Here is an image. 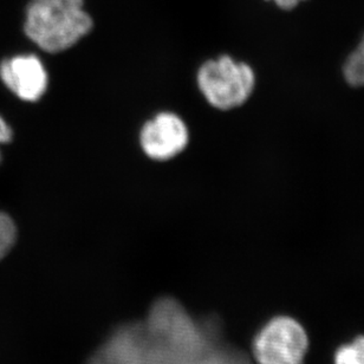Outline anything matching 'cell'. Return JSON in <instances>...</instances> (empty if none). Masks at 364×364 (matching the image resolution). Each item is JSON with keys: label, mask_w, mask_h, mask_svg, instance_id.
Segmentation results:
<instances>
[{"label": "cell", "mask_w": 364, "mask_h": 364, "mask_svg": "<svg viewBox=\"0 0 364 364\" xmlns=\"http://www.w3.org/2000/svg\"><path fill=\"white\" fill-rule=\"evenodd\" d=\"M87 0H28L23 31L39 49L60 53L71 49L94 30Z\"/></svg>", "instance_id": "6da1fadb"}, {"label": "cell", "mask_w": 364, "mask_h": 364, "mask_svg": "<svg viewBox=\"0 0 364 364\" xmlns=\"http://www.w3.org/2000/svg\"><path fill=\"white\" fill-rule=\"evenodd\" d=\"M196 83L212 107L226 112L242 107L249 100L256 88V74L249 64L223 55L199 68Z\"/></svg>", "instance_id": "7a4b0ae2"}, {"label": "cell", "mask_w": 364, "mask_h": 364, "mask_svg": "<svg viewBox=\"0 0 364 364\" xmlns=\"http://www.w3.org/2000/svg\"><path fill=\"white\" fill-rule=\"evenodd\" d=\"M308 346L301 324L282 316L260 330L253 342V354L259 364H303Z\"/></svg>", "instance_id": "3957f363"}, {"label": "cell", "mask_w": 364, "mask_h": 364, "mask_svg": "<svg viewBox=\"0 0 364 364\" xmlns=\"http://www.w3.org/2000/svg\"><path fill=\"white\" fill-rule=\"evenodd\" d=\"M188 142V128L174 112H160L141 129V148L154 161L172 160L185 151Z\"/></svg>", "instance_id": "277c9868"}, {"label": "cell", "mask_w": 364, "mask_h": 364, "mask_svg": "<svg viewBox=\"0 0 364 364\" xmlns=\"http://www.w3.org/2000/svg\"><path fill=\"white\" fill-rule=\"evenodd\" d=\"M0 78L18 98L37 102L44 96L49 85L46 65L33 53L9 57L0 63Z\"/></svg>", "instance_id": "5b68a950"}, {"label": "cell", "mask_w": 364, "mask_h": 364, "mask_svg": "<svg viewBox=\"0 0 364 364\" xmlns=\"http://www.w3.org/2000/svg\"><path fill=\"white\" fill-rule=\"evenodd\" d=\"M344 80L354 88L364 87V35L343 64Z\"/></svg>", "instance_id": "8992f818"}, {"label": "cell", "mask_w": 364, "mask_h": 364, "mask_svg": "<svg viewBox=\"0 0 364 364\" xmlns=\"http://www.w3.org/2000/svg\"><path fill=\"white\" fill-rule=\"evenodd\" d=\"M196 364H250L237 350L218 347L214 344Z\"/></svg>", "instance_id": "52a82bcc"}, {"label": "cell", "mask_w": 364, "mask_h": 364, "mask_svg": "<svg viewBox=\"0 0 364 364\" xmlns=\"http://www.w3.org/2000/svg\"><path fill=\"white\" fill-rule=\"evenodd\" d=\"M17 240V228L10 215L0 212V260L6 256Z\"/></svg>", "instance_id": "ba28073f"}, {"label": "cell", "mask_w": 364, "mask_h": 364, "mask_svg": "<svg viewBox=\"0 0 364 364\" xmlns=\"http://www.w3.org/2000/svg\"><path fill=\"white\" fill-rule=\"evenodd\" d=\"M335 364H364V337H358L353 343L341 348Z\"/></svg>", "instance_id": "9c48e42d"}, {"label": "cell", "mask_w": 364, "mask_h": 364, "mask_svg": "<svg viewBox=\"0 0 364 364\" xmlns=\"http://www.w3.org/2000/svg\"><path fill=\"white\" fill-rule=\"evenodd\" d=\"M12 140V129L7 124L6 121L0 115V144H9ZM1 160V156H0Z\"/></svg>", "instance_id": "30bf717a"}, {"label": "cell", "mask_w": 364, "mask_h": 364, "mask_svg": "<svg viewBox=\"0 0 364 364\" xmlns=\"http://www.w3.org/2000/svg\"><path fill=\"white\" fill-rule=\"evenodd\" d=\"M264 1H272L277 7H279L280 10L291 11L306 0H264Z\"/></svg>", "instance_id": "8fae6325"}]
</instances>
